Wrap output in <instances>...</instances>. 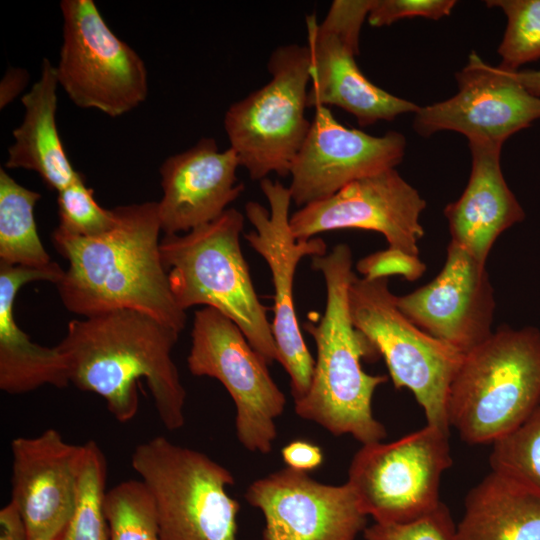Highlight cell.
I'll return each instance as SVG.
<instances>
[{
  "label": "cell",
  "mask_w": 540,
  "mask_h": 540,
  "mask_svg": "<svg viewBox=\"0 0 540 540\" xmlns=\"http://www.w3.org/2000/svg\"><path fill=\"white\" fill-rule=\"evenodd\" d=\"M114 209L116 225L100 236L84 238L53 231L54 247L69 263L56 284L62 303L83 318L135 310L181 333L186 314L173 297L162 261L158 203Z\"/></svg>",
  "instance_id": "6da1fadb"
},
{
  "label": "cell",
  "mask_w": 540,
  "mask_h": 540,
  "mask_svg": "<svg viewBox=\"0 0 540 540\" xmlns=\"http://www.w3.org/2000/svg\"><path fill=\"white\" fill-rule=\"evenodd\" d=\"M179 335L147 314L121 309L71 320L57 347L70 383L101 396L119 422L137 414L144 379L162 424L173 431L185 423L186 391L171 355Z\"/></svg>",
  "instance_id": "7a4b0ae2"
},
{
  "label": "cell",
  "mask_w": 540,
  "mask_h": 540,
  "mask_svg": "<svg viewBox=\"0 0 540 540\" xmlns=\"http://www.w3.org/2000/svg\"><path fill=\"white\" fill-rule=\"evenodd\" d=\"M352 264L347 244L312 257V268L325 281L326 307L317 324L304 325L315 341L317 360L308 392L295 402V412L333 435L348 434L364 445L386 437L384 425L373 415L372 398L387 376L371 375L362 368V359L380 355L350 316Z\"/></svg>",
  "instance_id": "3957f363"
},
{
  "label": "cell",
  "mask_w": 540,
  "mask_h": 540,
  "mask_svg": "<svg viewBox=\"0 0 540 540\" xmlns=\"http://www.w3.org/2000/svg\"><path fill=\"white\" fill-rule=\"evenodd\" d=\"M244 216L228 208L217 219L160 241L163 264L177 305L212 307L231 319L251 346L269 364L277 349L268 308L259 300L248 264L242 254L240 234Z\"/></svg>",
  "instance_id": "277c9868"
},
{
  "label": "cell",
  "mask_w": 540,
  "mask_h": 540,
  "mask_svg": "<svg viewBox=\"0 0 540 540\" xmlns=\"http://www.w3.org/2000/svg\"><path fill=\"white\" fill-rule=\"evenodd\" d=\"M540 404V330L501 327L464 354L450 386V427L469 444H493Z\"/></svg>",
  "instance_id": "5b68a950"
},
{
  "label": "cell",
  "mask_w": 540,
  "mask_h": 540,
  "mask_svg": "<svg viewBox=\"0 0 540 540\" xmlns=\"http://www.w3.org/2000/svg\"><path fill=\"white\" fill-rule=\"evenodd\" d=\"M131 466L150 494L161 540H237L232 473L197 450L156 436L136 446Z\"/></svg>",
  "instance_id": "8992f818"
},
{
  "label": "cell",
  "mask_w": 540,
  "mask_h": 540,
  "mask_svg": "<svg viewBox=\"0 0 540 540\" xmlns=\"http://www.w3.org/2000/svg\"><path fill=\"white\" fill-rule=\"evenodd\" d=\"M396 297L388 278L354 275L348 289L353 325L383 357L395 388L409 389L427 424L449 433L448 396L464 353L412 323L398 308Z\"/></svg>",
  "instance_id": "52a82bcc"
},
{
  "label": "cell",
  "mask_w": 540,
  "mask_h": 540,
  "mask_svg": "<svg viewBox=\"0 0 540 540\" xmlns=\"http://www.w3.org/2000/svg\"><path fill=\"white\" fill-rule=\"evenodd\" d=\"M271 79L229 106L224 128L252 180L270 173L288 176L311 126L308 107L310 60L306 45L286 44L270 55Z\"/></svg>",
  "instance_id": "ba28073f"
},
{
  "label": "cell",
  "mask_w": 540,
  "mask_h": 540,
  "mask_svg": "<svg viewBox=\"0 0 540 540\" xmlns=\"http://www.w3.org/2000/svg\"><path fill=\"white\" fill-rule=\"evenodd\" d=\"M451 465L449 433L427 424L389 443L362 445L346 483L376 523H407L442 503L441 478Z\"/></svg>",
  "instance_id": "9c48e42d"
},
{
  "label": "cell",
  "mask_w": 540,
  "mask_h": 540,
  "mask_svg": "<svg viewBox=\"0 0 540 540\" xmlns=\"http://www.w3.org/2000/svg\"><path fill=\"white\" fill-rule=\"evenodd\" d=\"M63 42L55 66L59 86L80 108L110 117L130 112L148 95L139 54L107 25L93 0H62Z\"/></svg>",
  "instance_id": "30bf717a"
},
{
  "label": "cell",
  "mask_w": 540,
  "mask_h": 540,
  "mask_svg": "<svg viewBox=\"0 0 540 540\" xmlns=\"http://www.w3.org/2000/svg\"><path fill=\"white\" fill-rule=\"evenodd\" d=\"M191 336L189 371L223 384L235 404L238 441L251 452L269 453L277 436L275 420L283 413L286 398L268 363L241 329L212 307L195 311Z\"/></svg>",
  "instance_id": "8fae6325"
},
{
  "label": "cell",
  "mask_w": 540,
  "mask_h": 540,
  "mask_svg": "<svg viewBox=\"0 0 540 540\" xmlns=\"http://www.w3.org/2000/svg\"><path fill=\"white\" fill-rule=\"evenodd\" d=\"M372 0H335L320 22L307 16V48L310 60L308 107L336 106L370 126L391 121L419 106L372 83L358 67L361 27Z\"/></svg>",
  "instance_id": "7c38bea8"
},
{
  "label": "cell",
  "mask_w": 540,
  "mask_h": 540,
  "mask_svg": "<svg viewBox=\"0 0 540 540\" xmlns=\"http://www.w3.org/2000/svg\"><path fill=\"white\" fill-rule=\"evenodd\" d=\"M260 188L269 209L256 201L245 205V215L255 228L244 235L250 246L270 268L274 286L272 333L277 361L290 377L294 402L302 399L311 384L315 361L304 341L294 305L293 283L297 265L306 256L326 253L321 238L297 241L291 231V193L279 181L265 178Z\"/></svg>",
  "instance_id": "4fadbf2b"
},
{
  "label": "cell",
  "mask_w": 540,
  "mask_h": 540,
  "mask_svg": "<svg viewBox=\"0 0 540 540\" xmlns=\"http://www.w3.org/2000/svg\"><path fill=\"white\" fill-rule=\"evenodd\" d=\"M458 92L415 112L413 129L422 137L454 131L468 141L502 145L540 119V97L512 71L486 63L475 51L455 74Z\"/></svg>",
  "instance_id": "5bb4252c"
},
{
  "label": "cell",
  "mask_w": 540,
  "mask_h": 540,
  "mask_svg": "<svg viewBox=\"0 0 540 540\" xmlns=\"http://www.w3.org/2000/svg\"><path fill=\"white\" fill-rule=\"evenodd\" d=\"M425 207L419 192L393 168L301 207L290 217V227L297 241L332 230L376 231L389 247L418 256V242L424 236L420 215Z\"/></svg>",
  "instance_id": "9a60e30c"
},
{
  "label": "cell",
  "mask_w": 540,
  "mask_h": 540,
  "mask_svg": "<svg viewBox=\"0 0 540 540\" xmlns=\"http://www.w3.org/2000/svg\"><path fill=\"white\" fill-rule=\"evenodd\" d=\"M406 144L400 132L373 136L342 125L328 107H317L290 169L292 201L303 207L353 181L393 169L403 160Z\"/></svg>",
  "instance_id": "2e32d148"
},
{
  "label": "cell",
  "mask_w": 540,
  "mask_h": 540,
  "mask_svg": "<svg viewBox=\"0 0 540 540\" xmlns=\"http://www.w3.org/2000/svg\"><path fill=\"white\" fill-rule=\"evenodd\" d=\"M244 497L264 515L262 540H355L366 528L347 483H320L289 467L255 480Z\"/></svg>",
  "instance_id": "e0dca14e"
},
{
  "label": "cell",
  "mask_w": 540,
  "mask_h": 540,
  "mask_svg": "<svg viewBox=\"0 0 540 540\" xmlns=\"http://www.w3.org/2000/svg\"><path fill=\"white\" fill-rule=\"evenodd\" d=\"M396 304L417 327L464 354L493 333L495 298L486 266L452 241L440 273L397 296Z\"/></svg>",
  "instance_id": "ac0fdd59"
},
{
  "label": "cell",
  "mask_w": 540,
  "mask_h": 540,
  "mask_svg": "<svg viewBox=\"0 0 540 540\" xmlns=\"http://www.w3.org/2000/svg\"><path fill=\"white\" fill-rule=\"evenodd\" d=\"M11 501L21 511L29 540H59L76 507L83 445L50 428L11 441Z\"/></svg>",
  "instance_id": "d6986e66"
},
{
  "label": "cell",
  "mask_w": 540,
  "mask_h": 540,
  "mask_svg": "<svg viewBox=\"0 0 540 540\" xmlns=\"http://www.w3.org/2000/svg\"><path fill=\"white\" fill-rule=\"evenodd\" d=\"M239 159L232 148L220 151L202 138L160 167L163 195L158 203L165 235L189 232L220 217L244 191L236 177Z\"/></svg>",
  "instance_id": "ffe728a7"
},
{
  "label": "cell",
  "mask_w": 540,
  "mask_h": 540,
  "mask_svg": "<svg viewBox=\"0 0 540 540\" xmlns=\"http://www.w3.org/2000/svg\"><path fill=\"white\" fill-rule=\"evenodd\" d=\"M471 171L462 195L446 205L451 241L486 266L497 238L521 222L525 212L503 176L502 145L468 141Z\"/></svg>",
  "instance_id": "44dd1931"
},
{
  "label": "cell",
  "mask_w": 540,
  "mask_h": 540,
  "mask_svg": "<svg viewBox=\"0 0 540 540\" xmlns=\"http://www.w3.org/2000/svg\"><path fill=\"white\" fill-rule=\"evenodd\" d=\"M64 273L56 262L43 268L0 263V389L8 394L31 392L43 385L64 388L70 383L59 348L32 342L14 317L15 297L23 285L32 281L56 285Z\"/></svg>",
  "instance_id": "7402d4cb"
},
{
  "label": "cell",
  "mask_w": 540,
  "mask_h": 540,
  "mask_svg": "<svg viewBox=\"0 0 540 540\" xmlns=\"http://www.w3.org/2000/svg\"><path fill=\"white\" fill-rule=\"evenodd\" d=\"M58 86L55 66L44 58L39 80L21 98L24 119L12 132L14 143L5 162L9 169L36 172L49 189L57 192L80 174L69 161L56 125Z\"/></svg>",
  "instance_id": "603a6c76"
},
{
  "label": "cell",
  "mask_w": 540,
  "mask_h": 540,
  "mask_svg": "<svg viewBox=\"0 0 540 540\" xmlns=\"http://www.w3.org/2000/svg\"><path fill=\"white\" fill-rule=\"evenodd\" d=\"M457 540H540V497L490 472L465 498Z\"/></svg>",
  "instance_id": "cb8c5ba5"
},
{
  "label": "cell",
  "mask_w": 540,
  "mask_h": 540,
  "mask_svg": "<svg viewBox=\"0 0 540 540\" xmlns=\"http://www.w3.org/2000/svg\"><path fill=\"white\" fill-rule=\"evenodd\" d=\"M40 193L0 169V263L43 268L51 264L36 226L34 207Z\"/></svg>",
  "instance_id": "d4e9b609"
},
{
  "label": "cell",
  "mask_w": 540,
  "mask_h": 540,
  "mask_svg": "<svg viewBox=\"0 0 540 540\" xmlns=\"http://www.w3.org/2000/svg\"><path fill=\"white\" fill-rule=\"evenodd\" d=\"M107 462L98 444L83 445L74 514L59 540H111L105 514Z\"/></svg>",
  "instance_id": "484cf974"
},
{
  "label": "cell",
  "mask_w": 540,
  "mask_h": 540,
  "mask_svg": "<svg viewBox=\"0 0 540 540\" xmlns=\"http://www.w3.org/2000/svg\"><path fill=\"white\" fill-rule=\"evenodd\" d=\"M492 445V472L540 497V404L519 427Z\"/></svg>",
  "instance_id": "4316f807"
},
{
  "label": "cell",
  "mask_w": 540,
  "mask_h": 540,
  "mask_svg": "<svg viewBox=\"0 0 540 540\" xmlns=\"http://www.w3.org/2000/svg\"><path fill=\"white\" fill-rule=\"evenodd\" d=\"M111 540H161L154 504L141 480H125L105 495Z\"/></svg>",
  "instance_id": "83f0119b"
},
{
  "label": "cell",
  "mask_w": 540,
  "mask_h": 540,
  "mask_svg": "<svg viewBox=\"0 0 540 540\" xmlns=\"http://www.w3.org/2000/svg\"><path fill=\"white\" fill-rule=\"evenodd\" d=\"M487 7L501 9L507 18L506 29L497 52L499 67L517 71L540 59V0H488Z\"/></svg>",
  "instance_id": "f1b7e54d"
},
{
  "label": "cell",
  "mask_w": 540,
  "mask_h": 540,
  "mask_svg": "<svg viewBox=\"0 0 540 540\" xmlns=\"http://www.w3.org/2000/svg\"><path fill=\"white\" fill-rule=\"evenodd\" d=\"M58 231L77 237H97L114 228L115 209L102 208L94 198V190L86 186L82 173L58 192Z\"/></svg>",
  "instance_id": "f546056e"
},
{
  "label": "cell",
  "mask_w": 540,
  "mask_h": 540,
  "mask_svg": "<svg viewBox=\"0 0 540 540\" xmlns=\"http://www.w3.org/2000/svg\"><path fill=\"white\" fill-rule=\"evenodd\" d=\"M365 540H457L448 508L441 503L431 513L407 523H374L363 531Z\"/></svg>",
  "instance_id": "4dcf8cb0"
},
{
  "label": "cell",
  "mask_w": 540,
  "mask_h": 540,
  "mask_svg": "<svg viewBox=\"0 0 540 540\" xmlns=\"http://www.w3.org/2000/svg\"><path fill=\"white\" fill-rule=\"evenodd\" d=\"M456 3L455 0H372L367 21L379 28L405 18L439 20L448 16Z\"/></svg>",
  "instance_id": "1f68e13d"
},
{
  "label": "cell",
  "mask_w": 540,
  "mask_h": 540,
  "mask_svg": "<svg viewBox=\"0 0 540 540\" xmlns=\"http://www.w3.org/2000/svg\"><path fill=\"white\" fill-rule=\"evenodd\" d=\"M356 269L366 279L400 275L406 280L415 281L423 275L426 266L419 256L388 247L359 260Z\"/></svg>",
  "instance_id": "d6a6232c"
},
{
  "label": "cell",
  "mask_w": 540,
  "mask_h": 540,
  "mask_svg": "<svg viewBox=\"0 0 540 540\" xmlns=\"http://www.w3.org/2000/svg\"><path fill=\"white\" fill-rule=\"evenodd\" d=\"M287 467L307 472L316 469L323 462V453L319 446L304 440H294L281 450Z\"/></svg>",
  "instance_id": "836d02e7"
},
{
  "label": "cell",
  "mask_w": 540,
  "mask_h": 540,
  "mask_svg": "<svg viewBox=\"0 0 540 540\" xmlns=\"http://www.w3.org/2000/svg\"><path fill=\"white\" fill-rule=\"evenodd\" d=\"M0 540H29L24 517L11 500L0 510Z\"/></svg>",
  "instance_id": "e575fe53"
},
{
  "label": "cell",
  "mask_w": 540,
  "mask_h": 540,
  "mask_svg": "<svg viewBox=\"0 0 540 540\" xmlns=\"http://www.w3.org/2000/svg\"><path fill=\"white\" fill-rule=\"evenodd\" d=\"M29 80V74L22 68H9L0 83V107L7 104L25 88Z\"/></svg>",
  "instance_id": "d590c367"
},
{
  "label": "cell",
  "mask_w": 540,
  "mask_h": 540,
  "mask_svg": "<svg viewBox=\"0 0 540 540\" xmlns=\"http://www.w3.org/2000/svg\"><path fill=\"white\" fill-rule=\"evenodd\" d=\"M514 78L530 93L540 97V69L512 71Z\"/></svg>",
  "instance_id": "8d00e7d4"
}]
</instances>
